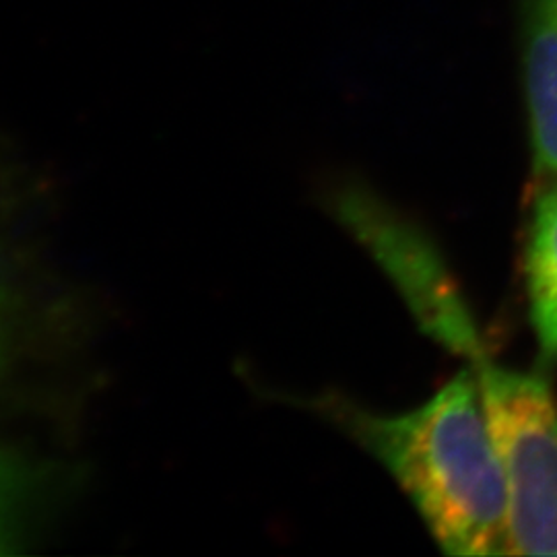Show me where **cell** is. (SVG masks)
I'll use <instances>...</instances> for the list:
<instances>
[{
    "mask_svg": "<svg viewBox=\"0 0 557 557\" xmlns=\"http://www.w3.org/2000/svg\"><path fill=\"white\" fill-rule=\"evenodd\" d=\"M379 460L450 556H510L508 492L478 372L462 368L434 397L380 416L338 393L294 398Z\"/></svg>",
    "mask_w": 557,
    "mask_h": 557,
    "instance_id": "cell-1",
    "label": "cell"
},
{
    "mask_svg": "<svg viewBox=\"0 0 557 557\" xmlns=\"http://www.w3.org/2000/svg\"><path fill=\"white\" fill-rule=\"evenodd\" d=\"M329 213L393 281L421 331L471 366L487 358L473 312L438 244L405 211L356 178L324 193Z\"/></svg>",
    "mask_w": 557,
    "mask_h": 557,
    "instance_id": "cell-2",
    "label": "cell"
},
{
    "mask_svg": "<svg viewBox=\"0 0 557 557\" xmlns=\"http://www.w3.org/2000/svg\"><path fill=\"white\" fill-rule=\"evenodd\" d=\"M471 366V363H469ZM508 492L510 556H557V398L541 372L473 366Z\"/></svg>",
    "mask_w": 557,
    "mask_h": 557,
    "instance_id": "cell-3",
    "label": "cell"
},
{
    "mask_svg": "<svg viewBox=\"0 0 557 557\" xmlns=\"http://www.w3.org/2000/svg\"><path fill=\"white\" fill-rule=\"evenodd\" d=\"M533 188L557 182V0H518Z\"/></svg>",
    "mask_w": 557,
    "mask_h": 557,
    "instance_id": "cell-4",
    "label": "cell"
},
{
    "mask_svg": "<svg viewBox=\"0 0 557 557\" xmlns=\"http://www.w3.org/2000/svg\"><path fill=\"white\" fill-rule=\"evenodd\" d=\"M529 317L543 366H557V182L535 186L524 244Z\"/></svg>",
    "mask_w": 557,
    "mask_h": 557,
    "instance_id": "cell-5",
    "label": "cell"
},
{
    "mask_svg": "<svg viewBox=\"0 0 557 557\" xmlns=\"http://www.w3.org/2000/svg\"><path fill=\"white\" fill-rule=\"evenodd\" d=\"M44 492L46 475L38 465L0 450V556L25 541Z\"/></svg>",
    "mask_w": 557,
    "mask_h": 557,
    "instance_id": "cell-6",
    "label": "cell"
},
{
    "mask_svg": "<svg viewBox=\"0 0 557 557\" xmlns=\"http://www.w3.org/2000/svg\"><path fill=\"white\" fill-rule=\"evenodd\" d=\"M15 287L7 275L4 264L0 260V380L4 379L9 361L13 356V337H15V320H17V304H15Z\"/></svg>",
    "mask_w": 557,
    "mask_h": 557,
    "instance_id": "cell-7",
    "label": "cell"
}]
</instances>
